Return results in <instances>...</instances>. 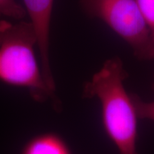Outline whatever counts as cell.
Here are the masks:
<instances>
[{"label":"cell","instance_id":"obj_1","mask_svg":"<svg viewBox=\"0 0 154 154\" xmlns=\"http://www.w3.org/2000/svg\"><path fill=\"white\" fill-rule=\"evenodd\" d=\"M127 73L118 57L106 61L86 83L83 96L101 102L103 128L119 154H138L136 150L138 116L124 81Z\"/></svg>","mask_w":154,"mask_h":154},{"label":"cell","instance_id":"obj_7","mask_svg":"<svg viewBox=\"0 0 154 154\" xmlns=\"http://www.w3.org/2000/svg\"><path fill=\"white\" fill-rule=\"evenodd\" d=\"M136 2L149 28L154 48V0H136Z\"/></svg>","mask_w":154,"mask_h":154},{"label":"cell","instance_id":"obj_6","mask_svg":"<svg viewBox=\"0 0 154 154\" xmlns=\"http://www.w3.org/2000/svg\"><path fill=\"white\" fill-rule=\"evenodd\" d=\"M26 14L25 9L16 0H0V18L6 17L15 20H22Z\"/></svg>","mask_w":154,"mask_h":154},{"label":"cell","instance_id":"obj_3","mask_svg":"<svg viewBox=\"0 0 154 154\" xmlns=\"http://www.w3.org/2000/svg\"><path fill=\"white\" fill-rule=\"evenodd\" d=\"M88 16L103 21L122 38L140 60H154L150 32L136 0H81Z\"/></svg>","mask_w":154,"mask_h":154},{"label":"cell","instance_id":"obj_8","mask_svg":"<svg viewBox=\"0 0 154 154\" xmlns=\"http://www.w3.org/2000/svg\"><path fill=\"white\" fill-rule=\"evenodd\" d=\"M138 118L149 119L154 121V101L151 102L143 101L136 94H131Z\"/></svg>","mask_w":154,"mask_h":154},{"label":"cell","instance_id":"obj_9","mask_svg":"<svg viewBox=\"0 0 154 154\" xmlns=\"http://www.w3.org/2000/svg\"><path fill=\"white\" fill-rule=\"evenodd\" d=\"M153 91H154V82H153Z\"/></svg>","mask_w":154,"mask_h":154},{"label":"cell","instance_id":"obj_2","mask_svg":"<svg viewBox=\"0 0 154 154\" xmlns=\"http://www.w3.org/2000/svg\"><path fill=\"white\" fill-rule=\"evenodd\" d=\"M37 44L30 22L0 20V81L28 88L37 101L56 99L46 84L34 52Z\"/></svg>","mask_w":154,"mask_h":154},{"label":"cell","instance_id":"obj_4","mask_svg":"<svg viewBox=\"0 0 154 154\" xmlns=\"http://www.w3.org/2000/svg\"><path fill=\"white\" fill-rule=\"evenodd\" d=\"M23 2L26 13H28L30 18L29 22L35 32L44 79L48 87L55 92V82L49 61L50 24L54 0H23Z\"/></svg>","mask_w":154,"mask_h":154},{"label":"cell","instance_id":"obj_5","mask_svg":"<svg viewBox=\"0 0 154 154\" xmlns=\"http://www.w3.org/2000/svg\"><path fill=\"white\" fill-rule=\"evenodd\" d=\"M26 154H70L69 149L59 138L44 136L30 144Z\"/></svg>","mask_w":154,"mask_h":154}]
</instances>
